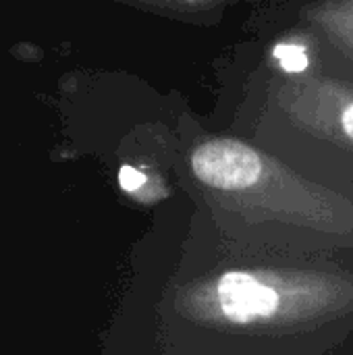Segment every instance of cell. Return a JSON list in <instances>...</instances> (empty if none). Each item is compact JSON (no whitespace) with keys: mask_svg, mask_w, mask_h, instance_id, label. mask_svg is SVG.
Masks as SVG:
<instances>
[{"mask_svg":"<svg viewBox=\"0 0 353 355\" xmlns=\"http://www.w3.org/2000/svg\"><path fill=\"white\" fill-rule=\"evenodd\" d=\"M275 58H279L281 67L289 73H300L308 67V56L302 46L285 44L275 48Z\"/></svg>","mask_w":353,"mask_h":355,"instance_id":"cell-1","label":"cell"},{"mask_svg":"<svg viewBox=\"0 0 353 355\" xmlns=\"http://www.w3.org/2000/svg\"><path fill=\"white\" fill-rule=\"evenodd\" d=\"M119 183H121V187H123L125 191L133 193V191H137V189L144 187L146 175H144L141 171H137V168L125 164V166H121V171H119Z\"/></svg>","mask_w":353,"mask_h":355,"instance_id":"cell-2","label":"cell"},{"mask_svg":"<svg viewBox=\"0 0 353 355\" xmlns=\"http://www.w3.org/2000/svg\"><path fill=\"white\" fill-rule=\"evenodd\" d=\"M341 129L343 133L353 141V102L345 106V110L341 112Z\"/></svg>","mask_w":353,"mask_h":355,"instance_id":"cell-3","label":"cell"}]
</instances>
